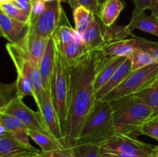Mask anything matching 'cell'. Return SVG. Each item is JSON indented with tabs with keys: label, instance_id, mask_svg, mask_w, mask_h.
<instances>
[{
	"label": "cell",
	"instance_id": "obj_1",
	"mask_svg": "<svg viewBox=\"0 0 158 157\" xmlns=\"http://www.w3.org/2000/svg\"><path fill=\"white\" fill-rule=\"evenodd\" d=\"M107 57L100 49L89 50L69 66L67 115L64 130L66 146H73L85 120L97 103L94 83L97 72Z\"/></svg>",
	"mask_w": 158,
	"mask_h": 157
},
{
	"label": "cell",
	"instance_id": "obj_2",
	"mask_svg": "<svg viewBox=\"0 0 158 157\" xmlns=\"http://www.w3.org/2000/svg\"><path fill=\"white\" fill-rule=\"evenodd\" d=\"M113 106L115 134L138 135L139 129L154 115L153 109L134 95L110 102Z\"/></svg>",
	"mask_w": 158,
	"mask_h": 157
},
{
	"label": "cell",
	"instance_id": "obj_3",
	"mask_svg": "<svg viewBox=\"0 0 158 157\" xmlns=\"http://www.w3.org/2000/svg\"><path fill=\"white\" fill-rule=\"evenodd\" d=\"M113 114L114 109L110 102L97 101L82 126L76 145H100L115 135Z\"/></svg>",
	"mask_w": 158,
	"mask_h": 157
},
{
	"label": "cell",
	"instance_id": "obj_4",
	"mask_svg": "<svg viewBox=\"0 0 158 157\" xmlns=\"http://www.w3.org/2000/svg\"><path fill=\"white\" fill-rule=\"evenodd\" d=\"M69 84V66L63 58L61 51L56 44L55 65L51 77L49 92H50L52 104L60 119L63 135H64L66 115H67Z\"/></svg>",
	"mask_w": 158,
	"mask_h": 157
},
{
	"label": "cell",
	"instance_id": "obj_5",
	"mask_svg": "<svg viewBox=\"0 0 158 157\" xmlns=\"http://www.w3.org/2000/svg\"><path fill=\"white\" fill-rule=\"evenodd\" d=\"M158 73V63L131 71L125 79L114 90L99 101L113 102L137 93L151 85Z\"/></svg>",
	"mask_w": 158,
	"mask_h": 157
},
{
	"label": "cell",
	"instance_id": "obj_6",
	"mask_svg": "<svg viewBox=\"0 0 158 157\" xmlns=\"http://www.w3.org/2000/svg\"><path fill=\"white\" fill-rule=\"evenodd\" d=\"M6 50L16 69L17 75H22L30 82L34 92L33 98L38 104L44 89L42 84L39 67L34 64L23 47L12 43L6 45Z\"/></svg>",
	"mask_w": 158,
	"mask_h": 157
},
{
	"label": "cell",
	"instance_id": "obj_7",
	"mask_svg": "<svg viewBox=\"0 0 158 157\" xmlns=\"http://www.w3.org/2000/svg\"><path fill=\"white\" fill-rule=\"evenodd\" d=\"M100 149L151 157L157 152L158 146L140 141L134 135L115 134L100 144Z\"/></svg>",
	"mask_w": 158,
	"mask_h": 157
},
{
	"label": "cell",
	"instance_id": "obj_8",
	"mask_svg": "<svg viewBox=\"0 0 158 157\" xmlns=\"http://www.w3.org/2000/svg\"><path fill=\"white\" fill-rule=\"evenodd\" d=\"M64 13L61 0L46 2L45 10L30 20L29 29L43 38H51L58 28Z\"/></svg>",
	"mask_w": 158,
	"mask_h": 157
},
{
	"label": "cell",
	"instance_id": "obj_9",
	"mask_svg": "<svg viewBox=\"0 0 158 157\" xmlns=\"http://www.w3.org/2000/svg\"><path fill=\"white\" fill-rule=\"evenodd\" d=\"M0 112L12 115L26 126L29 130L49 132L46 129L40 112H35L28 107L23 99L15 95L4 106L0 108Z\"/></svg>",
	"mask_w": 158,
	"mask_h": 157
},
{
	"label": "cell",
	"instance_id": "obj_10",
	"mask_svg": "<svg viewBox=\"0 0 158 157\" xmlns=\"http://www.w3.org/2000/svg\"><path fill=\"white\" fill-rule=\"evenodd\" d=\"M37 106L39 108V112H40L43 118V123L49 133L53 135L56 139L60 140L66 146L64 135L62 130L57 112L52 104L49 90L44 89Z\"/></svg>",
	"mask_w": 158,
	"mask_h": 157
},
{
	"label": "cell",
	"instance_id": "obj_11",
	"mask_svg": "<svg viewBox=\"0 0 158 157\" xmlns=\"http://www.w3.org/2000/svg\"><path fill=\"white\" fill-rule=\"evenodd\" d=\"M0 28L8 41L12 44L23 47L29 33L30 25L23 23L10 18L0 9Z\"/></svg>",
	"mask_w": 158,
	"mask_h": 157
},
{
	"label": "cell",
	"instance_id": "obj_12",
	"mask_svg": "<svg viewBox=\"0 0 158 157\" xmlns=\"http://www.w3.org/2000/svg\"><path fill=\"white\" fill-rule=\"evenodd\" d=\"M56 44L52 37L49 38L46 51L39 65L40 76L43 89L49 90L50 80L55 65Z\"/></svg>",
	"mask_w": 158,
	"mask_h": 157
},
{
	"label": "cell",
	"instance_id": "obj_13",
	"mask_svg": "<svg viewBox=\"0 0 158 157\" xmlns=\"http://www.w3.org/2000/svg\"><path fill=\"white\" fill-rule=\"evenodd\" d=\"M48 41L49 38L40 36L29 29V33L26 36L23 48L27 52L28 55L34 64L36 65L38 67L45 53Z\"/></svg>",
	"mask_w": 158,
	"mask_h": 157
},
{
	"label": "cell",
	"instance_id": "obj_14",
	"mask_svg": "<svg viewBox=\"0 0 158 157\" xmlns=\"http://www.w3.org/2000/svg\"><path fill=\"white\" fill-rule=\"evenodd\" d=\"M136 40L133 35L131 38L117 40L106 43L100 49L102 53L109 58L130 57L136 49Z\"/></svg>",
	"mask_w": 158,
	"mask_h": 157
},
{
	"label": "cell",
	"instance_id": "obj_15",
	"mask_svg": "<svg viewBox=\"0 0 158 157\" xmlns=\"http://www.w3.org/2000/svg\"><path fill=\"white\" fill-rule=\"evenodd\" d=\"M131 71H132L131 61L129 58H127L123 64L117 69L114 75L110 77V78L100 89H99L96 92L95 96L97 101L101 99L105 95H106L111 91L114 90L116 87H117L125 79V78L129 75Z\"/></svg>",
	"mask_w": 158,
	"mask_h": 157
},
{
	"label": "cell",
	"instance_id": "obj_16",
	"mask_svg": "<svg viewBox=\"0 0 158 157\" xmlns=\"http://www.w3.org/2000/svg\"><path fill=\"white\" fill-rule=\"evenodd\" d=\"M95 16L87 29L81 35V38L89 50H98L105 44L103 29Z\"/></svg>",
	"mask_w": 158,
	"mask_h": 157
},
{
	"label": "cell",
	"instance_id": "obj_17",
	"mask_svg": "<svg viewBox=\"0 0 158 157\" xmlns=\"http://www.w3.org/2000/svg\"><path fill=\"white\" fill-rule=\"evenodd\" d=\"M124 7V0H105L100 5L97 17L103 26H111L114 25Z\"/></svg>",
	"mask_w": 158,
	"mask_h": 157
},
{
	"label": "cell",
	"instance_id": "obj_18",
	"mask_svg": "<svg viewBox=\"0 0 158 157\" xmlns=\"http://www.w3.org/2000/svg\"><path fill=\"white\" fill-rule=\"evenodd\" d=\"M80 35L76 29L70 26L69 21L66 18V14L64 13L58 28L52 35V38L55 40L56 44L57 45L59 49L63 50L69 46Z\"/></svg>",
	"mask_w": 158,
	"mask_h": 157
},
{
	"label": "cell",
	"instance_id": "obj_19",
	"mask_svg": "<svg viewBox=\"0 0 158 157\" xmlns=\"http://www.w3.org/2000/svg\"><path fill=\"white\" fill-rule=\"evenodd\" d=\"M126 58L127 57H117V58L107 57L106 58L96 75L95 83H94V88H95L96 92L110 78V77L114 75L117 69L123 64Z\"/></svg>",
	"mask_w": 158,
	"mask_h": 157
},
{
	"label": "cell",
	"instance_id": "obj_20",
	"mask_svg": "<svg viewBox=\"0 0 158 157\" xmlns=\"http://www.w3.org/2000/svg\"><path fill=\"white\" fill-rule=\"evenodd\" d=\"M127 27L132 35H134V30L136 29L158 37V18L152 14L148 15L143 12L134 18H131Z\"/></svg>",
	"mask_w": 158,
	"mask_h": 157
},
{
	"label": "cell",
	"instance_id": "obj_21",
	"mask_svg": "<svg viewBox=\"0 0 158 157\" xmlns=\"http://www.w3.org/2000/svg\"><path fill=\"white\" fill-rule=\"evenodd\" d=\"M29 138L32 139L45 152H52L66 147L60 140L49 132L29 130Z\"/></svg>",
	"mask_w": 158,
	"mask_h": 157
},
{
	"label": "cell",
	"instance_id": "obj_22",
	"mask_svg": "<svg viewBox=\"0 0 158 157\" xmlns=\"http://www.w3.org/2000/svg\"><path fill=\"white\" fill-rule=\"evenodd\" d=\"M36 150L35 148L30 149L18 141L9 132L0 135V157L24 153Z\"/></svg>",
	"mask_w": 158,
	"mask_h": 157
},
{
	"label": "cell",
	"instance_id": "obj_23",
	"mask_svg": "<svg viewBox=\"0 0 158 157\" xmlns=\"http://www.w3.org/2000/svg\"><path fill=\"white\" fill-rule=\"evenodd\" d=\"M60 51L68 65L71 66L79 61L89 51V49L82 40L81 35H80L69 46Z\"/></svg>",
	"mask_w": 158,
	"mask_h": 157
},
{
	"label": "cell",
	"instance_id": "obj_24",
	"mask_svg": "<svg viewBox=\"0 0 158 157\" xmlns=\"http://www.w3.org/2000/svg\"><path fill=\"white\" fill-rule=\"evenodd\" d=\"M132 95L150 106L154 111V115H158V82L152 83Z\"/></svg>",
	"mask_w": 158,
	"mask_h": 157
},
{
	"label": "cell",
	"instance_id": "obj_25",
	"mask_svg": "<svg viewBox=\"0 0 158 157\" xmlns=\"http://www.w3.org/2000/svg\"><path fill=\"white\" fill-rule=\"evenodd\" d=\"M75 29L80 35L85 32L94 18L97 15H94L91 11L83 6H79L73 10Z\"/></svg>",
	"mask_w": 158,
	"mask_h": 157
},
{
	"label": "cell",
	"instance_id": "obj_26",
	"mask_svg": "<svg viewBox=\"0 0 158 157\" xmlns=\"http://www.w3.org/2000/svg\"><path fill=\"white\" fill-rule=\"evenodd\" d=\"M128 58L131 61L132 71L137 70V69L157 63L155 58L153 57L151 54L138 48H136L133 53Z\"/></svg>",
	"mask_w": 158,
	"mask_h": 157
},
{
	"label": "cell",
	"instance_id": "obj_27",
	"mask_svg": "<svg viewBox=\"0 0 158 157\" xmlns=\"http://www.w3.org/2000/svg\"><path fill=\"white\" fill-rule=\"evenodd\" d=\"M76 157H100V145L80 143L73 146Z\"/></svg>",
	"mask_w": 158,
	"mask_h": 157
},
{
	"label": "cell",
	"instance_id": "obj_28",
	"mask_svg": "<svg viewBox=\"0 0 158 157\" xmlns=\"http://www.w3.org/2000/svg\"><path fill=\"white\" fill-rule=\"evenodd\" d=\"M0 9L10 18L23 23H29L30 16L25 13L12 2H7L0 5Z\"/></svg>",
	"mask_w": 158,
	"mask_h": 157
},
{
	"label": "cell",
	"instance_id": "obj_29",
	"mask_svg": "<svg viewBox=\"0 0 158 157\" xmlns=\"http://www.w3.org/2000/svg\"><path fill=\"white\" fill-rule=\"evenodd\" d=\"M15 87L16 92L15 95L19 98L23 99L27 95H32L33 97L34 92L30 82L22 75H17L16 80L15 82Z\"/></svg>",
	"mask_w": 158,
	"mask_h": 157
},
{
	"label": "cell",
	"instance_id": "obj_30",
	"mask_svg": "<svg viewBox=\"0 0 158 157\" xmlns=\"http://www.w3.org/2000/svg\"><path fill=\"white\" fill-rule=\"evenodd\" d=\"M0 123L4 126L8 132H15L21 129H28L26 126L16 118L1 112H0Z\"/></svg>",
	"mask_w": 158,
	"mask_h": 157
},
{
	"label": "cell",
	"instance_id": "obj_31",
	"mask_svg": "<svg viewBox=\"0 0 158 157\" xmlns=\"http://www.w3.org/2000/svg\"><path fill=\"white\" fill-rule=\"evenodd\" d=\"M138 135H145L158 141V115L145 122L139 129Z\"/></svg>",
	"mask_w": 158,
	"mask_h": 157
},
{
	"label": "cell",
	"instance_id": "obj_32",
	"mask_svg": "<svg viewBox=\"0 0 158 157\" xmlns=\"http://www.w3.org/2000/svg\"><path fill=\"white\" fill-rule=\"evenodd\" d=\"M134 36L136 40V47L151 54L155 58L156 62L158 63V42L150 41L146 38L137 37L135 35Z\"/></svg>",
	"mask_w": 158,
	"mask_h": 157
},
{
	"label": "cell",
	"instance_id": "obj_33",
	"mask_svg": "<svg viewBox=\"0 0 158 157\" xmlns=\"http://www.w3.org/2000/svg\"><path fill=\"white\" fill-rule=\"evenodd\" d=\"M67 2L73 10L79 6H83L91 11L95 15H98L100 6L97 0H67Z\"/></svg>",
	"mask_w": 158,
	"mask_h": 157
},
{
	"label": "cell",
	"instance_id": "obj_34",
	"mask_svg": "<svg viewBox=\"0 0 158 157\" xmlns=\"http://www.w3.org/2000/svg\"><path fill=\"white\" fill-rule=\"evenodd\" d=\"M134 4V10L132 14V18L143 13L147 9H151L152 0H133Z\"/></svg>",
	"mask_w": 158,
	"mask_h": 157
},
{
	"label": "cell",
	"instance_id": "obj_35",
	"mask_svg": "<svg viewBox=\"0 0 158 157\" xmlns=\"http://www.w3.org/2000/svg\"><path fill=\"white\" fill-rule=\"evenodd\" d=\"M11 2L13 3L20 10L30 16L32 8V0H13Z\"/></svg>",
	"mask_w": 158,
	"mask_h": 157
},
{
	"label": "cell",
	"instance_id": "obj_36",
	"mask_svg": "<svg viewBox=\"0 0 158 157\" xmlns=\"http://www.w3.org/2000/svg\"><path fill=\"white\" fill-rule=\"evenodd\" d=\"M46 2L42 0H32V8L30 15V20L38 16L46 9Z\"/></svg>",
	"mask_w": 158,
	"mask_h": 157
},
{
	"label": "cell",
	"instance_id": "obj_37",
	"mask_svg": "<svg viewBox=\"0 0 158 157\" xmlns=\"http://www.w3.org/2000/svg\"><path fill=\"white\" fill-rule=\"evenodd\" d=\"M50 157H76L73 146H66L60 150L51 152Z\"/></svg>",
	"mask_w": 158,
	"mask_h": 157
},
{
	"label": "cell",
	"instance_id": "obj_38",
	"mask_svg": "<svg viewBox=\"0 0 158 157\" xmlns=\"http://www.w3.org/2000/svg\"><path fill=\"white\" fill-rule=\"evenodd\" d=\"M100 157H144L141 155H132V154L124 153L121 152H117V151H106L100 149Z\"/></svg>",
	"mask_w": 158,
	"mask_h": 157
},
{
	"label": "cell",
	"instance_id": "obj_39",
	"mask_svg": "<svg viewBox=\"0 0 158 157\" xmlns=\"http://www.w3.org/2000/svg\"><path fill=\"white\" fill-rule=\"evenodd\" d=\"M5 87H6V86H1V84H0V108L4 106L8 102L10 101V99H7V97H6V91H5V89H3V88Z\"/></svg>",
	"mask_w": 158,
	"mask_h": 157
},
{
	"label": "cell",
	"instance_id": "obj_40",
	"mask_svg": "<svg viewBox=\"0 0 158 157\" xmlns=\"http://www.w3.org/2000/svg\"><path fill=\"white\" fill-rule=\"evenodd\" d=\"M150 11L151 12L152 15L158 17V0H152Z\"/></svg>",
	"mask_w": 158,
	"mask_h": 157
},
{
	"label": "cell",
	"instance_id": "obj_41",
	"mask_svg": "<svg viewBox=\"0 0 158 157\" xmlns=\"http://www.w3.org/2000/svg\"><path fill=\"white\" fill-rule=\"evenodd\" d=\"M7 132H8L7 130H6V129H5L4 126L0 123V135H5V134H6Z\"/></svg>",
	"mask_w": 158,
	"mask_h": 157
},
{
	"label": "cell",
	"instance_id": "obj_42",
	"mask_svg": "<svg viewBox=\"0 0 158 157\" xmlns=\"http://www.w3.org/2000/svg\"><path fill=\"white\" fill-rule=\"evenodd\" d=\"M50 154H51V152H43V153H42L41 155L38 157H50Z\"/></svg>",
	"mask_w": 158,
	"mask_h": 157
},
{
	"label": "cell",
	"instance_id": "obj_43",
	"mask_svg": "<svg viewBox=\"0 0 158 157\" xmlns=\"http://www.w3.org/2000/svg\"><path fill=\"white\" fill-rule=\"evenodd\" d=\"M13 0H0V5L4 4V3H7V2H12Z\"/></svg>",
	"mask_w": 158,
	"mask_h": 157
},
{
	"label": "cell",
	"instance_id": "obj_44",
	"mask_svg": "<svg viewBox=\"0 0 158 157\" xmlns=\"http://www.w3.org/2000/svg\"><path fill=\"white\" fill-rule=\"evenodd\" d=\"M42 1L45 2H53V1H60V0H42Z\"/></svg>",
	"mask_w": 158,
	"mask_h": 157
},
{
	"label": "cell",
	"instance_id": "obj_45",
	"mask_svg": "<svg viewBox=\"0 0 158 157\" xmlns=\"http://www.w3.org/2000/svg\"><path fill=\"white\" fill-rule=\"evenodd\" d=\"M97 1L98 2V3H99V4H100V5L103 4V3L104 2L105 0H97Z\"/></svg>",
	"mask_w": 158,
	"mask_h": 157
},
{
	"label": "cell",
	"instance_id": "obj_46",
	"mask_svg": "<svg viewBox=\"0 0 158 157\" xmlns=\"http://www.w3.org/2000/svg\"><path fill=\"white\" fill-rule=\"evenodd\" d=\"M0 37H4V35H3V32L2 31L1 28H0Z\"/></svg>",
	"mask_w": 158,
	"mask_h": 157
},
{
	"label": "cell",
	"instance_id": "obj_47",
	"mask_svg": "<svg viewBox=\"0 0 158 157\" xmlns=\"http://www.w3.org/2000/svg\"><path fill=\"white\" fill-rule=\"evenodd\" d=\"M157 82H158V73H157V76H156V78H155V80H154V81L153 82V83H157Z\"/></svg>",
	"mask_w": 158,
	"mask_h": 157
},
{
	"label": "cell",
	"instance_id": "obj_48",
	"mask_svg": "<svg viewBox=\"0 0 158 157\" xmlns=\"http://www.w3.org/2000/svg\"><path fill=\"white\" fill-rule=\"evenodd\" d=\"M157 146H158V145H157ZM151 157H158V151H157V153L155 154V155H152V156H151Z\"/></svg>",
	"mask_w": 158,
	"mask_h": 157
},
{
	"label": "cell",
	"instance_id": "obj_49",
	"mask_svg": "<svg viewBox=\"0 0 158 157\" xmlns=\"http://www.w3.org/2000/svg\"><path fill=\"white\" fill-rule=\"evenodd\" d=\"M156 17H157V16H156ZM157 18H158V17H157Z\"/></svg>",
	"mask_w": 158,
	"mask_h": 157
}]
</instances>
